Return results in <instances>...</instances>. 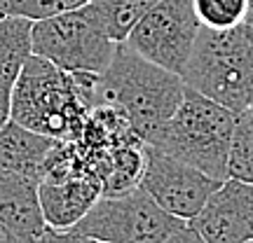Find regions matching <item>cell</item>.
<instances>
[{
	"instance_id": "26",
	"label": "cell",
	"mask_w": 253,
	"mask_h": 243,
	"mask_svg": "<svg viewBox=\"0 0 253 243\" xmlns=\"http://www.w3.org/2000/svg\"><path fill=\"white\" fill-rule=\"evenodd\" d=\"M251 2H253V0H251Z\"/></svg>"
},
{
	"instance_id": "10",
	"label": "cell",
	"mask_w": 253,
	"mask_h": 243,
	"mask_svg": "<svg viewBox=\"0 0 253 243\" xmlns=\"http://www.w3.org/2000/svg\"><path fill=\"white\" fill-rule=\"evenodd\" d=\"M101 180L91 175H73L63 180H45L38 185L40 208L47 227L71 229L101 197Z\"/></svg>"
},
{
	"instance_id": "22",
	"label": "cell",
	"mask_w": 253,
	"mask_h": 243,
	"mask_svg": "<svg viewBox=\"0 0 253 243\" xmlns=\"http://www.w3.org/2000/svg\"><path fill=\"white\" fill-rule=\"evenodd\" d=\"M9 119V94L0 91V129Z\"/></svg>"
},
{
	"instance_id": "17",
	"label": "cell",
	"mask_w": 253,
	"mask_h": 243,
	"mask_svg": "<svg viewBox=\"0 0 253 243\" xmlns=\"http://www.w3.org/2000/svg\"><path fill=\"white\" fill-rule=\"evenodd\" d=\"M192 7L202 26L232 28L246 19L251 0H192Z\"/></svg>"
},
{
	"instance_id": "1",
	"label": "cell",
	"mask_w": 253,
	"mask_h": 243,
	"mask_svg": "<svg viewBox=\"0 0 253 243\" xmlns=\"http://www.w3.org/2000/svg\"><path fill=\"white\" fill-rule=\"evenodd\" d=\"M96 72H68L31 54L9 94V119L56 140H75L94 108Z\"/></svg>"
},
{
	"instance_id": "5",
	"label": "cell",
	"mask_w": 253,
	"mask_h": 243,
	"mask_svg": "<svg viewBox=\"0 0 253 243\" xmlns=\"http://www.w3.org/2000/svg\"><path fill=\"white\" fill-rule=\"evenodd\" d=\"M33 54L68 72H103L120 42L110 40L84 2L52 17L33 21Z\"/></svg>"
},
{
	"instance_id": "19",
	"label": "cell",
	"mask_w": 253,
	"mask_h": 243,
	"mask_svg": "<svg viewBox=\"0 0 253 243\" xmlns=\"http://www.w3.org/2000/svg\"><path fill=\"white\" fill-rule=\"evenodd\" d=\"M38 243H96L89 236L80 234L75 229H54V227H47L45 232L40 234Z\"/></svg>"
},
{
	"instance_id": "25",
	"label": "cell",
	"mask_w": 253,
	"mask_h": 243,
	"mask_svg": "<svg viewBox=\"0 0 253 243\" xmlns=\"http://www.w3.org/2000/svg\"><path fill=\"white\" fill-rule=\"evenodd\" d=\"M246 243H253V241H246Z\"/></svg>"
},
{
	"instance_id": "23",
	"label": "cell",
	"mask_w": 253,
	"mask_h": 243,
	"mask_svg": "<svg viewBox=\"0 0 253 243\" xmlns=\"http://www.w3.org/2000/svg\"><path fill=\"white\" fill-rule=\"evenodd\" d=\"M246 112H249V115L253 117V96H251V103H249V108H246Z\"/></svg>"
},
{
	"instance_id": "6",
	"label": "cell",
	"mask_w": 253,
	"mask_h": 243,
	"mask_svg": "<svg viewBox=\"0 0 253 243\" xmlns=\"http://www.w3.org/2000/svg\"><path fill=\"white\" fill-rule=\"evenodd\" d=\"M185 220L167 213L141 185L115 197H99L71 229L106 243H164Z\"/></svg>"
},
{
	"instance_id": "14",
	"label": "cell",
	"mask_w": 253,
	"mask_h": 243,
	"mask_svg": "<svg viewBox=\"0 0 253 243\" xmlns=\"http://www.w3.org/2000/svg\"><path fill=\"white\" fill-rule=\"evenodd\" d=\"M143 166H145L143 140L115 147L110 152V166L106 178H103L101 197H115V194H125V192L136 189L141 185V178H143Z\"/></svg>"
},
{
	"instance_id": "16",
	"label": "cell",
	"mask_w": 253,
	"mask_h": 243,
	"mask_svg": "<svg viewBox=\"0 0 253 243\" xmlns=\"http://www.w3.org/2000/svg\"><path fill=\"white\" fill-rule=\"evenodd\" d=\"M227 178L253 185V117L249 112H242L237 117L227 157Z\"/></svg>"
},
{
	"instance_id": "9",
	"label": "cell",
	"mask_w": 253,
	"mask_h": 243,
	"mask_svg": "<svg viewBox=\"0 0 253 243\" xmlns=\"http://www.w3.org/2000/svg\"><path fill=\"white\" fill-rule=\"evenodd\" d=\"M188 225L207 243L253 241V185L225 178Z\"/></svg>"
},
{
	"instance_id": "3",
	"label": "cell",
	"mask_w": 253,
	"mask_h": 243,
	"mask_svg": "<svg viewBox=\"0 0 253 243\" xmlns=\"http://www.w3.org/2000/svg\"><path fill=\"white\" fill-rule=\"evenodd\" d=\"M181 77L190 89L237 115L246 112L253 96V2L237 26L199 28Z\"/></svg>"
},
{
	"instance_id": "15",
	"label": "cell",
	"mask_w": 253,
	"mask_h": 243,
	"mask_svg": "<svg viewBox=\"0 0 253 243\" xmlns=\"http://www.w3.org/2000/svg\"><path fill=\"white\" fill-rule=\"evenodd\" d=\"M160 0H89L94 17L99 19L106 35L115 42H125L138 19L148 14Z\"/></svg>"
},
{
	"instance_id": "4",
	"label": "cell",
	"mask_w": 253,
	"mask_h": 243,
	"mask_svg": "<svg viewBox=\"0 0 253 243\" xmlns=\"http://www.w3.org/2000/svg\"><path fill=\"white\" fill-rule=\"evenodd\" d=\"M237 117V112L185 84L181 105L145 145L171 154L216 180H225Z\"/></svg>"
},
{
	"instance_id": "20",
	"label": "cell",
	"mask_w": 253,
	"mask_h": 243,
	"mask_svg": "<svg viewBox=\"0 0 253 243\" xmlns=\"http://www.w3.org/2000/svg\"><path fill=\"white\" fill-rule=\"evenodd\" d=\"M164 243H207V241H204V239H202V236H199L197 232L188 225V222H185L181 229H176V232H173V234L169 236Z\"/></svg>"
},
{
	"instance_id": "18",
	"label": "cell",
	"mask_w": 253,
	"mask_h": 243,
	"mask_svg": "<svg viewBox=\"0 0 253 243\" xmlns=\"http://www.w3.org/2000/svg\"><path fill=\"white\" fill-rule=\"evenodd\" d=\"M89 0H0V14H17L26 19H45L66 9H75Z\"/></svg>"
},
{
	"instance_id": "11",
	"label": "cell",
	"mask_w": 253,
	"mask_h": 243,
	"mask_svg": "<svg viewBox=\"0 0 253 243\" xmlns=\"http://www.w3.org/2000/svg\"><path fill=\"white\" fill-rule=\"evenodd\" d=\"M56 143V138L38 134L14 119H7L0 129V169L19 173L40 185L45 162Z\"/></svg>"
},
{
	"instance_id": "13",
	"label": "cell",
	"mask_w": 253,
	"mask_h": 243,
	"mask_svg": "<svg viewBox=\"0 0 253 243\" xmlns=\"http://www.w3.org/2000/svg\"><path fill=\"white\" fill-rule=\"evenodd\" d=\"M33 19L0 14V91L12 94L19 72L33 54Z\"/></svg>"
},
{
	"instance_id": "7",
	"label": "cell",
	"mask_w": 253,
	"mask_h": 243,
	"mask_svg": "<svg viewBox=\"0 0 253 243\" xmlns=\"http://www.w3.org/2000/svg\"><path fill=\"white\" fill-rule=\"evenodd\" d=\"M199 28L192 0H160L129 31L125 45L148 61L183 75Z\"/></svg>"
},
{
	"instance_id": "24",
	"label": "cell",
	"mask_w": 253,
	"mask_h": 243,
	"mask_svg": "<svg viewBox=\"0 0 253 243\" xmlns=\"http://www.w3.org/2000/svg\"><path fill=\"white\" fill-rule=\"evenodd\" d=\"M96 243H106V241H96Z\"/></svg>"
},
{
	"instance_id": "21",
	"label": "cell",
	"mask_w": 253,
	"mask_h": 243,
	"mask_svg": "<svg viewBox=\"0 0 253 243\" xmlns=\"http://www.w3.org/2000/svg\"><path fill=\"white\" fill-rule=\"evenodd\" d=\"M0 243H38V239L28 234H21L17 229H12V227L2 225L0 222Z\"/></svg>"
},
{
	"instance_id": "2",
	"label": "cell",
	"mask_w": 253,
	"mask_h": 243,
	"mask_svg": "<svg viewBox=\"0 0 253 243\" xmlns=\"http://www.w3.org/2000/svg\"><path fill=\"white\" fill-rule=\"evenodd\" d=\"M185 82L181 75L138 56L125 42L108 68L94 80V105H115L129 119L136 136L148 143L181 105Z\"/></svg>"
},
{
	"instance_id": "8",
	"label": "cell",
	"mask_w": 253,
	"mask_h": 243,
	"mask_svg": "<svg viewBox=\"0 0 253 243\" xmlns=\"http://www.w3.org/2000/svg\"><path fill=\"white\" fill-rule=\"evenodd\" d=\"M220 182L223 180L211 178L204 171L176 159L171 154L162 152L153 145H145V166L141 187L167 213L181 217L185 222L192 220Z\"/></svg>"
},
{
	"instance_id": "12",
	"label": "cell",
	"mask_w": 253,
	"mask_h": 243,
	"mask_svg": "<svg viewBox=\"0 0 253 243\" xmlns=\"http://www.w3.org/2000/svg\"><path fill=\"white\" fill-rule=\"evenodd\" d=\"M0 222L21 234L40 239L47 222L40 208L36 180L0 169Z\"/></svg>"
}]
</instances>
